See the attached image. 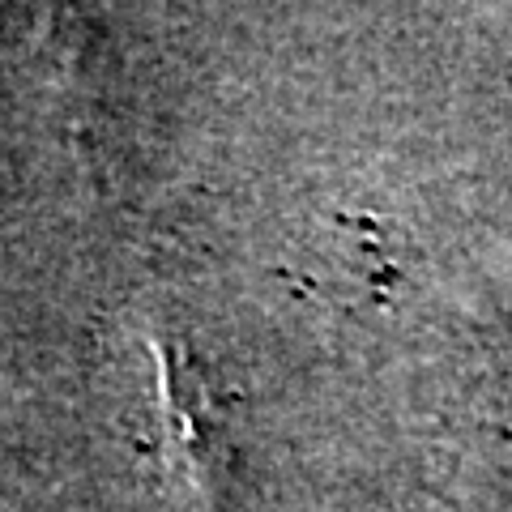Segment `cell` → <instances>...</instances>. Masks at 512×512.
<instances>
[{
    "label": "cell",
    "mask_w": 512,
    "mask_h": 512,
    "mask_svg": "<svg viewBox=\"0 0 512 512\" xmlns=\"http://www.w3.org/2000/svg\"><path fill=\"white\" fill-rule=\"evenodd\" d=\"M150 372V453L184 512H218L235 474L231 402L214 384L210 367L175 333H150Z\"/></svg>",
    "instance_id": "1"
}]
</instances>
